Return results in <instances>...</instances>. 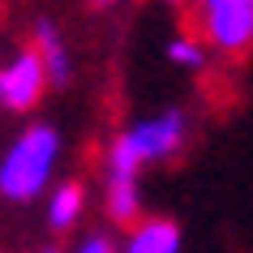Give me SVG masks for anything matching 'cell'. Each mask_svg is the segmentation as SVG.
<instances>
[{"instance_id":"cell-1","label":"cell","mask_w":253,"mask_h":253,"mask_svg":"<svg viewBox=\"0 0 253 253\" xmlns=\"http://www.w3.org/2000/svg\"><path fill=\"white\" fill-rule=\"evenodd\" d=\"M56 150H60V142H56V129H47V125H35L30 133H22L17 146L9 150V159L0 163V193L17 202L35 198L52 176Z\"/></svg>"},{"instance_id":"cell-2","label":"cell","mask_w":253,"mask_h":253,"mask_svg":"<svg viewBox=\"0 0 253 253\" xmlns=\"http://www.w3.org/2000/svg\"><path fill=\"white\" fill-rule=\"evenodd\" d=\"M206 30L223 52H245L253 43V0H206Z\"/></svg>"},{"instance_id":"cell-3","label":"cell","mask_w":253,"mask_h":253,"mask_svg":"<svg viewBox=\"0 0 253 253\" xmlns=\"http://www.w3.org/2000/svg\"><path fill=\"white\" fill-rule=\"evenodd\" d=\"M43 78H47V65H43L39 52H26L17 56L13 65L0 73V103L13 107V112H26L43 90Z\"/></svg>"},{"instance_id":"cell-4","label":"cell","mask_w":253,"mask_h":253,"mask_svg":"<svg viewBox=\"0 0 253 253\" xmlns=\"http://www.w3.org/2000/svg\"><path fill=\"white\" fill-rule=\"evenodd\" d=\"M125 137H129V146L142 155V163L146 159H163V155H172V150L180 146V137H185V116L168 112V116H159V120H146V125L129 129Z\"/></svg>"},{"instance_id":"cell-5","label":"cell","mask_w":253,"mask_h":253,"mask_svg":"<svg viewBox=\"0 0 253 253\" xmlns=\"http://www.w3.org/2000/svg\"><path fill=\"white\" fill-rule=\"evenodd\" d=\"M125 253H180V232H176V223H168V219H155V223H146L133 240H129Z\"/></svg>"},{"instance_id":"cell-6","label":"cell","mask_w":253,"mask_h":253,"mask_svg":"<svg viewBox=\"0 0 253 253\" xmlns=\"http://www.w3.org/2000/svg\"><path fill=\"white\" fill-rule=\"evenodd\" d=\"M107 214L116 223H129L137 214V176H112V189H107Z\"/></svg>"},{"instance_id":"cell-7","label":"cell","mask_w":253,"mask_h":253,"mask_svg":"<svg viewBox=\"0 0 253 253\" xmlns=\"http://www.w3.org/2000/svg\"><path fill=\"white\" fill-rule=\"evenodd\" d=\"M35 43H39V56H43V65H47V78H52L56 86L69 82V56H65V47H60V39H56V30L52 26H39Z\"/></svg>"},{"instance_id":"cell-8","label":"cell","mask_w":253,"mask_h":253,"mask_svg":"<svg viewBox=\"0 0 253 253\" xmlns=\"http://www.w3.org/2000/svg\"><path fill=\"white\" fill-rule=\"evenodd\" d=\"M78 211H82V189H78V185H65V189L52 198L47 219H52V227H69L73 219H78Z\"/></svg>"},{"instance_id":"cell-9","label":"cell","mask_w":253,"mask_h":253,"mask_svg":"<svg viewBox=\"0 0 253 253\" xmlns=\"http://www.w3.org/2000/svg\"><path fill=\"white\" fill-rule=\"evenodd\" d=\"M172 60H176V65L198 69V65H202V52L193 47V43H185V39H180V43H172Z\"/></svg>"},{"instance_id":"cell-10","label":"cell","mask_w":253,"mask_h":253,"mask_svg":"<svg viewBox=\"0 0 253 253\" xmlns=\"http://www.w3.org/2000/svg\"><path fill=\"white\" fill-rule=\"evenodd\" d=\"M78 253H112V245H107L103 236H90V240H86V245H82Z\"/></svg>"},{"instance_id":"cell-11","label":"cell","mask_w":253,"mask_h":253,"mask_svg":"<svg viewBox=\"0 0 253 253\" xmlns=\"http://www.w3.org/2000/svg\"><path fill=\"white\" fill-rule=\"evenodd\" d=\"M202 4H206V0H202Z\"/></svg>"}]
</instances>
